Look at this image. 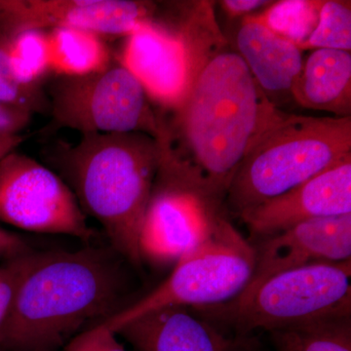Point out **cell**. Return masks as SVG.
<instances>
[{
  "instance_id": "3957f363",
  "label": "cell",
  "mask_w": 351,
  "mask_h": 351,
  "mask_svg": "<svg viewBox=\"0 0 351 351\" xmlns=\"http://www.w3.org/2000/svg\"><path fill=\"white\" fill-rule=\"evenodd\" d=\"M49 159L85 215L100 223L113 250L141 267L138 237L160 161L156 138L88 134L76 144H57Z\"/></svg>"
},
{
  "instance_id": "ac0fdd59",
  "label": "cell",
  "mask_w": 351,
  "mask_h": 351,
  "mask_svg": "<svg viewBox=\"0 0 351 351\" xmlns=\"http://www.w3.org/2000/svg\"><path fill=\"white\" fill-rule=\"evenodd\" d=\"M269 334L276 351H351V311L295 323Z\"/></svg>"
},
{
  "instance_id": "6da1fadb",
  "label": "cell",
  "mask_w": 351,
  "mask_h": 351,
  "mask_svg": "<svg viewBox=\"0 0 351 351\" xmlns=\"http://www.w3.org/2000/svg\"><path fill=\"white\" fill-rule=\"evenodd\" d=\"M181 32L191 57V82L181 105L159 113L158 171L225 208L233 178L256 143L286 114L263 93L215 16L193 5Z\"/></svg>"
},
{
  "instance_id": "4316f807",
  "label": "cell",
  "mask_w": 351,
  "mask_h": 351,
  "mask_svg": "<svg viewBox=\"0 0 351 351\" xmlns=\"http://www.w3.org/2000/svg\"><path fill=\"white\" fill-rule=\"evenodd\" d=\"M223 10L232 17H239L258 10L263 6H269L271 2L263 0H225L221 2Z\"/></svg>"
},
{
  "instance_id": "5b68a950",
  "label": "cell",
  "mask_w": 351,
  "mask_h": 351,
  "mask_svg": "<svg viewBox=\"0 0 351 351\" xmlns=\"http://www.w3.org/2000/svg\"><path fill=\"white\" fill-rule=\"evenodd\" d=\"M239 337L351 311V260L318 263L271 276L232 301L195 308Z\"/></svg>"
},
{
  "instance_id": "f1b7e54d",
  "label": "cell",
  "mask_w": 351,
  "mask_h": 351,
  "mask_svg": "<svg viewBox=\"0 0 351 351\" xmlns=\"http://www.w3.org/2000/svg\"><path fill=\"white\" fill-rule=\"evenodd\" d=\"M0 351H2L1 341H0Z\"/></svg>"
},
{
  "instance_id": "9c48e42d",
  "label": "cell",
  "mask_w": 351,
  "mask_h": 351,
  "mask_svg": "<svg viewBox=\"0 0 351 351\" xmlns=\"http://www.w3.org/2000/svg\"><path fill=\"white\" fill-rule=\"evenodd\" d=\"M225 210L157 171L138 237L142 263L174 265L211 237Z\"/></svg>"
},
{
  "instance_id": "8fae6325",
  "label": "cell",
  "mask_w": 351,
  "mask_h": 351,
  "mask_svg": "<svg viewBox=\"0 0 351 351\" xmlns=\"http://www.w3.org/2000/svg\"><path fill=\"white\" fill-rule=\"evenodd\" d=\"M145 90L152 104L173 112L181 105L191 82V57L179 29L143 21L123 38L113 55Z\"/></svg>"
},
{
  "instance_id": "5bb4252c",
  "label": "cell",
  "mask_w": 351,
  "mask_h": 351,
  "mask_svg": "<svg viewBox=\"0 0 351 351\" xmlns=\"http://www.w3.org/2000/svg\"><path fill=\"white\" fill-rule=\"evenodd\" d=\"M114 332L137 351H246L239 339L189 307L169 306L138 316Z\"/></svg>"
},
{
  "instance_id": "cb8c5ba5",
  "label": "cell",
  "mask_w": 351,
  "mask_h": 351,
  "mask_svg": "<svg viewBox=\"0 0 351 351\" xmlns=\"http://www.w3.org/2000/svg\"><path fill=\"white\" fill-rule=\"evenodd\" d=\"M32 119L31 113L0 103V134H22Z\"/></svg>"
},
{
  "instance_id": "7402d4cb",
  "label": "cell",
  "mask_w": 351,
  "mask_h": 351,
  "mask_svg": "<svg viewBox=\"0 0 351 351\" xmlns=\"http://www.w3.org/2000/svg\"><path fill=\"white\" fill-rule=\"evenodd\" d=\"M0 103L34 115L49 113V98L43 86H29L14 75L5 38L0 34Z\"/></svg>"
},
{
  "instance_id": "7c38bea8",
  "label": "cell",
  "mask_w": 351,
  "mask_h": 351,
  "mask_svg": "<svg viewBox=\"0 0 351 351\" xmlns=\"http://www.w3.org/2000/svg\"><path fill=\"white\" fill-rule=\"evenodd\" d=\"M250 242L255 269L242 292L287 270L351 260V214L311 219Z\"/></svg>"
},
{
  "instance_id": "484cf974",
  "label": "cell",
  "mask_w": 351,
  "mask_h": 351,
  "mask_svg": "<svg viewBox=\"0 0 351 351\" xmlns=\"http://www.w3.org/2000/svg\"><path fill=\"white\" fill-rule=\"evenodd\" d=\"M29 249L27 242L19 234L0 226V258L9 260Z\"/></svg>"
},
{
  "instance_id": "8992f818",
  "label": "cell",
  "mask_w": 351,
  "mask_h": 351,
  "mask_svg": "<svg viewBox=\"0 0 351 351\" xmlns=\"http://www.w3.org/2000/svg\"><path fill=\"white\" fill-rule=\"evenodd\" d=\"M254 269L253 245L223 215L211 237L182 256L158 287L101 322L115 332L129 321L164 307L225 304L241 294Z\"/></svg>"
},
{
  "instance_id": "44dd1931",
  "label": "cell",
  "mask_w": 351,
  "mask_h": 351,
  "mask_svg": "<svg viewBox=\"0 0 351 351\" xmlns=\"http://www.w3.org/2000/svg\"><path fill=\"white\" fill-rule=\"evenodd\" d=\"M334 49L350 52V1H321L317 25L304 46L306 50Z\"/></svg>"
},
{
  "instance_id": "30bf717a",
  "label": "cell",
  "mask_w": 351,
  "mask_h": 351,
  "mask_svg": "<svg viewBox=\"0 0 351 351\" xmlns=\"http://www.w3.org/2000/svg\"><path fill=\"white\" fill-rule=\"evenodd\" d=\"M154 5L134 0H0V34L86 29L107 38H125Z\"/></svg>"
},
{
  "instance_id": "4fadbf2b",
  "label": "cell",
  "mask_w": 351,
  "mask_h": 351,
  "mask_svg": "<svg viewBox=\"0 0 351 351\" xmlns=\"http://www.w3.org/2000/svg\"><path fill=\"white\" fill-rule=\"evenodd\" d=\"M351 214V157L301 186L247 210L239 218L252 240L269 237L311 219Z\"/></svg>"
},
{
  "instance_id": "52a82bcc",
  "label": "cell",
  "mask_w": 351,
  "mask_h": 351,
  "mask_svg": "<svg viewBox=\"0 0 351 351\" xmlns=\"http://www.w3.org/2000/svg\"><path fill=\"white\" fill-rule=\"evenodd\" d=\"M51 124L88 134L144 133L157 138L159 113L138 80L113 56L107 69L82 77H56L47 92Z\"/></svg>"
},
{
  "instance_id": "9a60e30c",
  "label": "cell",
  "mask_w": 351,
  "mask_h": 351,
  "mask_svg": "<svg viewBox=\"0 0 351 351\" xmlns=\"http://www.w3.org/2000/svg\"><path fill=\"white\" fill-rule=\"evenodd\" d=\"M234 48L272 104L276 106V99L292 98L304 66L301 48L277 36L254 15L240 24Z\"/></svg>"
},
{
  "instance_id": "277c9868",
  "label": "cell",
  "mask_w": 351,
  "mask_h": 351,
  "mask_svg": "<svg viewBox=\"0 0 351 351\" xmlns=\"http://www.w3.org/2000/svg\"><path fill=\"white\" fill-rule=\"evenodd\" d=\"M351 157V117L286 113L260 138L228 188L235 216L282 195Z\"/></svg>"
},
{
  "instance_id": "603a6c76",
  "label": "cell",
  "mask_w": 351,
  "mask_h": 351,
  "mask_svg": "<svg viewBox=\"0 0 351 351\" xmlns=\"http://www.w3.org/2000/svg\"><path fill=\"white\" fill-rule=\"evenodd\" d=\"M117 337L100 321L69 339L64 351H127Z\"/></svg>"
},
{
  "instance_id": "ba28073f",
  "label": "cell",
  "mask_w": 351,
  "mask_h": 351,
  "mask_svg": "<svg viewBox=\"0 0 351 351\" xmlns=\"http://www.w3.org/2000/svg\"><path fill=\"white\" fill-rule=\"evenodd\" d=\"M0 223L83 241L94 235L66 182L49 166L18 151L0 161Z\"/></svg>"
},
{
  "instance_id": "ffe728a7",
  "label": "cell",
  "mask_w": 351,
  "mask_h": 351,
  "mask_svg": "<svg viewBox=\"0 0 351 351\" xmlns=\"http://www.w3.org/2000/svg\"><path fill=\"white\" fill-rule=\"evenodd\" d=\"M320 5L315 0H283L256 16L270 31L304 51L317 25Z\"/></svg>"
},
{
  "instance_id": "83f0119b",
  "label": "cell",
  "mask_w": 351,
  "mask_h": 351,
  "mask_svg": "<svg viewBox=\"0 0 351 351\" xmlns=\"http://www.w3.org/2000/svg\"><path fill=\"white\" fill-rule=\"evenodd\" d=\"M27 136L23 134L11 135V134H0V161L14 151H17L21 144L25 142Z\"/></svg>"
},
{
  "instance_id": "d4e9b609",
  "label": "cell",
  "mask_w": 351,
  "mask_h": 351,
  "mask_svg": "<svg viewBox=\"0 0 351 351\" xmlns=\"http://www.w3.org/2000/svg\"><path fill=\"white\" fill-rule=\"evenodd\" d=\"M14 288L13 272L8 263H5L0 265V332L12 306Z\"/></svg>"
},
{
  "instance_id": "d6986e66",
  "label": "cell",
  "mask_w": 351,
  "mask_h": 351,
  "mask_svg": "<svg viewBox=\"0 0 351 351\" xmlns=\"http://www.w3.org/2000/svg\"><path fill=\"white\" fill-rule=\"evenodd\" d=\"M1 36L5 38L9 63L16 77L29 86H43L52 73L48 32L23 31Z\"/></svg>"
},
{
  "instance_id": "e0dca14e",
  "label": "cell",
  "mask_w": 351,
  "mask_h": 351,
  "mask_svg": "<svg viewBox=\"0 0 351 351\" xmlns=\"http://www.w3.org/2000/svg\"><path fill=\"white\" fill-rule=\"evenodd\" d=\"M51 71L56 77H82L100 73L112 64L106 38L86 29L63 27L47 32Z\"/></svg>"
},
{
  "instance_id": "2e32d148",
  "label": "cell",
  "mask_w": 351,
  "mask_h": 351,
  "mask_svg": "<svg viewBox=\"0 0 351 351\" xmlns=\"http://www.w3.org/2000/svg\"><path fill=\"white\" fill-rule=\"evenodd\" d=\"M292 98L302 108L351 117L350 52L313 50L304 62Z\"/></svg>"
},
{
  "instance_id": "7a4b0ae2",
  "label": "cell",
  "mask_w": 351,
  "mask_h": 351,
  "mask_svg": "<svg viewBox=\"0 0 351 351\" xmlns=\"http://www.w3.org/2000/svg\"><path fill=\"white\" fill-rule=\"evenodd\" d=\"M6 263L15 288L0 332L2 350L51 351L90 321L117 313L121 276L106 252L29 249Z\"/></svg>"
}]
</instances>
